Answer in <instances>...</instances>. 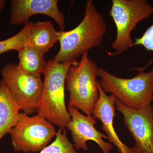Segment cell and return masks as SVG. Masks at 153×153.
I'll return each mask as SVG.
<instances>
[{
	"instance_id": "cell-18",
	"label": "cell",
	"mask_w": 153,
	"mask_h": 153,
	"mask_svg": "<svg viewBox=\"0 0 153 153\" xmlns=\"http://www.w3.org/2000/svg\"><path fill=\"white\" fill-rule=\"evenodd\" d=\"M6 1L5 0H0V14L4 10V7Z\"/></svg>"
},
{
	"instance_id": "cell-2",
	"label": "cell",
	"mask_w": 153,
	"mask_h": 153,
	"mask_svg": "<svg viewBox=\"0 0 153 153\" xmlns=\"http://www.w3.org/2000/svg\"><path fill=\"white\" fill-rule=\"evenodd\" d=\"M74 63H57L50 59L44 72L43 92L38 113L60 128H67L71 117L65 103L66 75Z\"/></svg>"
},
{
	"instance_id": "cell-17",
	"label": "cell",
	"mask_w": 153,
	"mask_h": 153,
	"mask_svg": "<svg viewBox=\"0 0 153 153\" xmlns=\"http://www.w3.org/2000/svg\"><path fill=\"white\" fill-rule=\"evenodd\" d=\"M141 46L147 51L153 53V24L145 31L142 36L135 38L134 46Z\"/></svg>"
},
{
	"instance_id": "cell-7",
	"label": "cell",
	"mask_w": 153,
	"mask_h": 153,
	"mask_svg": "<svg viewBox=\"0 0 153 153\" xmlns=\"http://www.w3.org/2000/svg\"><path fill=\"white\" fill-rule=\"evenodd\" d=\"M56 132L53 124L41 114L30 117L21 113L18 123L10 134L14 150L29 153L42 150Z\"/></svg>"
},
{
	"instance_id": "cell-11",
	"label": "cell",
	"mask_w": 153,
	"mask_h": 153,
	"mask_svg": "<svg viewBox=\"0 0 153 153\" xmlns=\"http://www.w3.org/2000/svg\"><path fill=\"white\" fill-rule=\"evenodd\" d=\"M97 85L99 97L96 103L92 117L95 119H97L100 121L102 129L106 134L109 143L117 148L118 153H134L131 148H129L121 141L114 130L113 122L115 116L116 98L113 94L107 95L102 90L98 80Z\"/></svg>"
},
{
	"instance_id": "cell-10",
	"label": "cell",
	"mask_w": 153,
	"mask_h": 153,
	"mask_svg": "<svg viewBox=\"0 0 153 153\" xmlns=\"http://www.w3.org/2000/svg\"><path fill=\"white\" fill-rule=\"evenodd\" d=\"M57 0H12L11 18L12 25L26 24L30 17L36 15H44L55 20L60 31L65 29V16L59 10Z\"/></svg>"
},
{
	"instance_id": "cell-3",
	"label": "cell",
	"mask_w": 153,
	"mask_h": 153,
	"mask_svg": "<svg viewBox=\"0 0 153 153\" xmlns=\"http://www.w3.org/2000/svg\"><path fill=\"white\" fill-rule=\"evenodd\" d=\"M137 69V73L132 78L118 77L103 68L97 69L103 91L114 95L125 106L134 110L141 109L153 101V68L147 72L143 68Z\"/></svg>"
},
{
	"instance_id": "cell-8",
	"label": "cell",
	"mask_w": 153,
	"mask_h": 153,
	"mask_svg": "<svg viewBox=\"0 0 153 153\" xmlns=\"http://www.w3.org/2000/svg\"><path fill=\"white\" fill-rule=\"evenodd\" d=\"M116 109L123 116L125 125L134 140V153H153V107L152 104L139 110L125 106L116 99Z\"/></svg>"
},
{
	"instance_id": "cell-5",
	"label": "cell",
	"mask_w": 153,
	"mask_h": 153,
	"mask_svg": "<svg viewBox=\"0 0 153 153\" xmlns=\"http://www.w3.org/2000/svg\"><path fill=\"white\" fill-rule=\"evenodd\" d=\"M117 29L112 48L120 55L134 47L131 33L138 24L153 14V6L147 0H112L109 11Z\"/></svg>"
},
{
	"instance_id": "cell-13",
	"label": "cell",
	"mask_w": 153,
	"mask_h": 153,
	"mask_svg": "<svg viewBox=\"0 0 153 153\" xmlns=\"http://www.w3.org/2000/svg\"><path fill=\"white\" fill-rule=\"evenodd\" d=\"M58 31L51 21L33 23L31 30V45L45 55L59 41Z\"/></svg>"
},
{
	"instance_id": "cell-16",
	"label": "cell",
	"mask_w": 153,
	"mask_h": 153,
	"mask_svg": "<svg viewBox=\"0 0 153 153\" xmlns=\"http://www.w3.org/2000/svg\"><path fill=\"white\" fill-rule=\"evenodd\" d=\"M39 153H78L74 145L68 140L65 129L60 128L56 138L51 144L46 146Z\"/></svg>"
},
{
	"instance_id": "cell-15",
	"label": "cell",
	"mask_w": 153,
	"mask_h": 153,
	"mask_svg": "<svg viewBox=\"0 0 153 153\" xmlns=\"http://www.w3.org/2000/svg\"><path fill=\"white\" fill-rule=\"evenodd\" d=\"M33 22L25 24L23 29L10 38L0 41V55L11 50L19 52L24 47L31 45V30Z\"/></svg>"
},
{
	"instance_id": "cell-12",
	"label": "cell",
	"mask_w": 153,
	"mask_h": 153,
	"mask_svg": "<svg viewBox=\"0 0 153 153\" xmlns=\"http://www.w3.org/2000/svg\"><path fill=\"white\" fill-rule=\"evenodd\" d=\"M21 110L2 80L0 81V141L10 134L20 118Z\"/></svg>"
},
{
	"instance_id": "cell-1",
	"label": "cell",
	"mask_w": 153,
	"mask_h": 153,
	"mask_svg": "<svg viewBox=\"0 0 153 153\" xmlns=\"http://www.w3.org/2000/svg\"><path fill=\"white\" fill-rule=\"evenodd\" d=\"M107 27L103 15L92 0H88L84 17L79 25L70 31H58L60 48L52 59L57 63L78 62L83 54L100 46Z\"/></svg>"
},
{
	"instance_id": "cell-4",
	"label": "cell",
	"mask_w": 153,
	"mask_h": 153,
	"mask_svg": "<svg viewBox=\"0 0 153 153\" xmlns=\"http://www.w3.org/2000/svg\"><path fill=\"white\" fill-rule=\"evenodd\" d=\"M97 68L96 63L86 52L82 55L81 60L70 66L66 75L65 87L70 94L68 105L86 115H92L99 97Z\"/></svg>"
},
{
	"instance_id": "cell-6",
	"label": "cell",
	"mask_w": 153,
	"mask_h": 153,
	"mask_svg": "<svg viewBox=\"0 0 153 153\" xmlns=\"http://www.w3.org/2000/svg\"><path fill=\"white\" fill-rule=\"evenodd\" d=\"M3 82L20 110L28 115L37 112L43 92L41 77L22 71L18 64L8 63L1 70Z\"/></svg>"
},
{
	"instance_id": "cell-14",
	"label": "cell",
	"mask_w": 153,
	"mask_h": 153,
	"mask_svg": "<svg viewBox=\"0 0 153 153\" xmlns=\"http://www.w3.org/2000/svg\"><path fill=\"white\" fill-rule=\"evenodd\" d=\"M18 52L19 68L26 73L41 77L47 65L44 55L31 45L24 47Z\"/></svg>"
},
{
	"instance_id": "cell-9",
	"label": "cell",
	"mask_w": 153,
	"mask_h": 153,
	"mask_svg": "<svg viewBox=\"0 0 153 153\" xmlns=\"http://www.w3.org/2000/svg\"><path fill=\"white\" fill-rule=\"evenodd\" d=\"M68 111L71 120L67 128L71 132L75 149L87 150L89 149L86 143L88 141L92 140L97 143L102 153H110L113 146L103 140H108V137L96 129V120L92 115H84L76 108L70 105H68Z\"/></svg>"
}]
</instances>
